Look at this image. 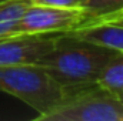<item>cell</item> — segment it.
<instances>
[{
  "label": "cell",
  "instance_id": "5b68a950",
  "mask_svg": "<svg viewBox=\"0 0 123 121\" xmlns=\"http://www.w3.org/2000/svg\"><path fill=\"white\" fill-rule=\"evenodd\" d=\"M62 33H23L0 38V66L39 64Z\"/></svg>",
  "mask_w": 123,
  "mask_h": 121
},
{
  "label": "cell",
  "instance_id": "6da1fadb",
  "mask_svg": "<svg viewBox=\"0 0 123 121\" xmlns=\"http://www.w3.org/2000/svg\"><path fill=\"white\" fill-rule=\"evenodd\" d=\"M115 51L70 33H62L39 66L44 67L64 91H70L97 83L103 66Z\"/></svg>",
  "mask_w": 123,
  "mask_h": 121
},
{
  "label": "cell",
  "instance_id": "9c48e42d",
  "mask_svg": "<svg viewBox=\"0 0 123 121\" xmlns=\"http://www.w3.org/2000/svg\"><path fill=\"white\" fill-rule=\"evenodd\" d=\"M83 9L87 14L85 26H90L120 17L123 14V0H87Z\"/></svg>",
  "mask_w": 123,
  "mask_h": 121
},
{
  "label": "cell",
  "instance_id": "30bf717a",
  "mask_svg": "<svg viewBox=\"0 0 123 121\" xmlns=\"http://www.w3.org/2000/svg\"><path fill=\"white\" fill-rule=\"evenodd\" d=\"M86 3L87 0H31V4L64 7V9H83Z\"/></svg>",
  "mask_w": 123,
  "mask_h": 121
},
{
  "label": "cell",
  "instance_id": "7a4b0ae2",
  "mask_svg": "<svg viewBox=\"0 0 123 121\" xmlns=\"http://www.w3.org/2000/svg\"><path fill=\"white\" fill-rule=\"evenodd\" d=\"M0 91L22 100L37 113V117L57 105L66 93L39 64L0 66Z\"/></svg>",
  "mask_w": 123,
  "mask_h": 121
},
{
  "label": "cell",
  "instance_id": "8fae6325",
  "mask_svg": "<svg viewBox=\"0 0 123 121\" xmlns=\"http://www.w3.org/2000/svg\"><path fill=\"white\" fill-rule=\"evenodd\" d=\"M110 23H115V24H119V26H123V17H117V19H113V20H107ZM102 23V22H100Z\"/></svg>",
  "mask_w": 123,
  "mask_h": 121
},
{
  "label": "cell",
  "instance_id": "4fadbf2b",
  "mask_svg": "<svg viewBox=\"0 0 123 121\" xmlns=\"http://www.w3.org/2000/svg\"><path fill=\"white\" fill-rule=\"evenodd\" d=\"M120 17H123V14H122V16H120ZM116 19H117V17H116Z\"/></svg>",
  "mask_w": 123,
  "mask_h": 121
},
{
  "label": "cell",
  "instance_id": "8992f818",
  "mask_svg": "<svg viewBox=\"0 0 123 121\" xmlns=\"http://www.w3.org/2000/svg\"><path fill=\"white\" fill-rule=\"evenodd\" d=\"M69 33L79 38H85L93 43L123 51V26L119 24L110 22H102V23H94L90 26L72 30Z\"/></svg>",
  "mask_w": 123,
  "mask_h": 121
},
{
  "label": "cell",
  "instance_id": "277c9868",
  "mask_svg": "<svg viewBox=\"0 0 123 121\" xmlns=\"http://www.w3.org/2000/svg\"><path fill=\"white\" fill-rule=\"evenodd\" d=\"M85 9H64L30 4L22 14L16 34L23 33H69L86 24Z\"/></svg>",
  "mask_w": 123,
  "mask_h": 121
},
{
  "label": "cell",
  "instance_id": "3957f363",
  "mask_svg": "<svg viewBox=\"0 0 123 121\" xmlns=\"http://www.w3.org/2000/svg\"><path fill=\"white\" fill-rule=\"evenodd\" d=\"M42 121H123V103L119 95L97 83L64 93V97Z\"/></svg>",
  "mask_w": 123,
  "mask_h": 121
},
{
  "label": "cell",
  "instance_id": "52a82bcc",
  "mask_svg": "<svg viewBox=\"0 0 123 121\" xmlns=\"http://www.w3.org/2000/svg\"><path fill=\"white\" fill-rule=\"evenodd\" d=\"M97 84L110 93L120 95L123 94V51L116 50L113 56L103 66Z\"/></svg>",
  "mask_w": 123,
  "mask_h": 121
},
{
  "label": "cell",
  "instance_id": "7c38bea8",
  "mask_svg": "<svg viewBox=\"0 0 123 121\" xmlns=\"http://www.w3.org/2000/svg\"><path fill=\"white\" fill-rule=\"evenodd\" d=\"M119 98L122 100V103H123V94H120V95H119Z\"/></svg>",
  "mask_w": 123,
  "mask_h": 121
},
{
  "label": "cell",
  "instance_id": "ba28073f",
  "mask_svg": "<svg viewBox=\"0 0 123 121\" xmlns=\"http://www.w3.org/2000/svg\"><path fill=\"white\" fill-rule=\"evenodd\" d=\"M31 0H0V38L16 34L17 23Z\"/></svg>",
  "mask_w": 123,
  "mask_h": 121
}]
</instances>
